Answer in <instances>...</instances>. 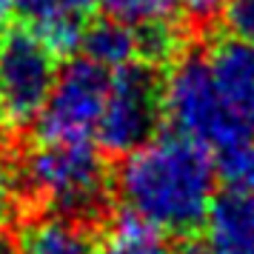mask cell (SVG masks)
Masks as SVG:
<instances>
[{
	"label": "cell",
	"instance_id": "obj_1",
	"mask_svg": "<svg viewBox=\"0 0 254 254\" xmlns=\"http://www.w3.org/2000/svg\"><path fill=\"white\" fill-rule=\"evenodd\" d=\"M217 163L186 134H154L123 157L115 194L128 214L166 234H194L211 208Z\"/></svg>",
	"mask_w": 254,
	"mask_h": 254
},
{
	"label": "cell",
	"instance_id": "obj_2",
	"mask_svg": "<svg viewBox=\"0 0 254 254\" xmlns=\"http://www.w3.org/2000/svg\"><path fill=\"white\" fill-rule=\"evenodd\" d=\"M17 180L29 203L83 226L103 217L115 194V174L92 140H37L17 163Z\"/></svg>",
	"mask_w": 254,
	"mask_h": 254
},
{
	"label": "cell",
	"instance_id": "obj_3",
	"mask_svg": "<svg viewBox=\"0 0 254 254\" xmlns=\"http://www.w3.org/2000/svg\"><path fill=\"white\" fill-rule=\"evenodd\" d=\"M163 115L177 134L197 140L217 154L252 137V128L226 103L208 58L194 52L172 60V71L163 80Z\"/></svg>",
	"mask_w": 254,
	"mask_h": 254
},
{
	"label": "cell",
	"instance_id": "obj_4",
	"mask_svg": "<svg viewBox=\"0 0 254 254\" xmlns=\"http://www.w3.org/2000/svg\"><path fill=\"white\" fill-rule=\"evenodd\" d=\"M163 120V83L151 63L134 60L112 71L97 143L106 157H126L149 143Z\"/></svg>",
	"mask_w": 254,
	"mask_h": 254
},
{
	"label": "cell",
	"instance_id": "obj_5",
	"mask_svg": "<svg viewBox=\"0 0 254 254\" xmlns=\"http://www.w3.org/2000/svg\"><path fill=\"white\" fill-rule=\"evenodd\" d=\"M58 77V58L29 26H12L0 37V117L6 126H35Z\"/></svg>",
	"mask_w": 254,
	"mask_h": 254
},
{
	"label": "cell",
	"instance_id": "obj_6",
	"mask_svg": "<svg viewBox=\"0 0 254 254\" xmlns=\"http://www.w3.org/2000/svg\"><path fill=\"white\" fill-rule=\"evenodd\" d=\"M112 74L89 58L58 69L46 106L35 120L37 140H92L103 115Z\"/></svg>",
	"mask_w": 254,
	"mask_h": 254
},
{
	"label": "cell",
	"instance_id": "obj_7",
	"mask_svg": "<svg viewBox=\"0 0 254 254\" xmlns=\"http://www.w3.org/2000/svg\"><path fill=\"white\" fill-rule=\"evenodd\" d=\"M208 66L231 112L254 131V46L226 37L211 49Z\"/></svg>",
	"mask_w": 254,
	"mask_h": 254
},
{
	"label": "cell",
	"instance_id": "obj_8",
	"mask_svg": "<svg viewBox=\"0 0 254 254\" xmlns=\"http://www.w3.org/2000/svg\"><path fill=\"white\" fill-rule=\"evenodd\" d=\"M203 226L211 254H254V194L229 189L214 197Z\"/></svg>",
	"mask_w": 254,
	"mask_h": 254
},
{
	"label": "cell",
	"instance_id": "obj_9",
	"mask_svg": "<svg viewBox=\"0 0 254 254\" xmlns=\"http://www.w3.org/2000/svg\"><path fill=\"white\" fill-rule=\"evenodd\" d=\"M17 254H97L83 223L66 217H35L17 237Z\"/></svg>",
	"mask_w": 254,
	"mask_h": 254
},
{
	"label": "cell",
	"instance_id": "obj_10",
	"mask_svg": "<svg viewBox=\"0 0 254 254\" xmlns=\"http://www.w3.org/2000/svg\"><path fill=\"white\" fill-rule=\"evenodd\" d=\"M80 49L92 63L103 66L106 71H117V69H123V66H128V63L140 60L137 35L128 26L112 20V17L86 23Z\"/></svg>",
	"mask_w": 254,
	"mask_h": 254
},
{
	"label": "cell",
	"instance_id": "obj_11",
	"mask_svg": "<svg viewBox=\"0 0 254 254\" xmlns=\"http://www.w3.org/2000/svg\"><path fill=\"white\" fill-rule=\"evenodd\" d=\"M97 254H180L169 234L143 223L134 214H117L100 234Z\"/></svg>",
	"mask_w": 254,
	"mask_h": 254
},
{
	"label": "cell",
	"instance_id": "obj_12",
	"mask_svg": "<svg viewBox=\"0 0 254 254\" xmlns=\"http://www.w3.org/2000/svg\"><path fill=\"white\" fill-rule=\"evenodd\" d=\"M106 9V17L128 26L134 35L160 32L180 26V3L177 0H100Z\"/></svg>",
	"mask_w": 254,
	"mask_h": 254
},
{
	"label": "cell",
	"instance_id": "obj_13",
	"mask_svg": "<svg viewBox=\"0 0 254 254\" xmlns=\"http://www.w3.org/2000/svg\"><path fill=\"white\" fill-rule=\"evenodd\" d=\"M14 12L29 26L49 20H86L100 0H12Z\"/></svg>",
	"mask_w": 254,
	"mask_h": 254
},
{
	"label": "cell",
	"instance_id": "obj_14",
	"mask_svg": "<svg viewBox=\"0 0 254 254\" xmlns=\"http://www.w3.org/2000/svg\"><path fill=\"white\" fill-rule=\"evenodd\" d=\"M217 172L231 191L254 194V140L249 137L231 149L220 151Z\"/></svg>",
	"mask_w": 254,
	"mask_h": 254
},
{
	"label": "cell",
	"instance_id": "obj_15",
	"mask_svg": "<svg viewBox=\"0 0 254 254\" xmlns=\"http://www.w3.org/2000/svg\"><path fill=\"white\" fill-rule=\"evenodd\" d=\"M220 17L229 37L254 46V0H229Z\"/></svg>",
	"mask_w": 254,
	"mask_h": 254
},
{
	"label": "cell",
	"instance_id": "obj_16",
	"mask_svg": "<svg viewBox=\"0 0 254 254\" xmlns=\"http://www.w3.org/2000/svg\"><path fill=\"white\" fill-rule=\"evenodd\" d=\"M20 180H17V160L12 157V151L6 149V143L0 140V214L6 208L14 206Z\"/></svg>",
	"mask_w": 254,
	"mask_h": 254
},
{
	"label": "cell",
	"instance_id": "obj_17",
	"mask_svg": "<svg viewBox=\"0 0 254 254\" xmlns=\"http://www.w3.org/2000/svg\"><path fill=\"white\" fill-rule=\"evenodd\" d=\"M177 3H180V12H183L186 20L203 26L211 23L214 17H220L229 0H177Z\"/></svg>",
	"mask_w": 254,
	"mask_h": 254
},
{
	"label": "cell",
	"instance_id": "obj_18",
	"mask_svg": "<svg viewBox=\"0 0 254 254\" xmlns=\"http://www.w3.org/2000/svg\"><path fill=\"white\" fill-rule=\"evenodd\" d=\"M0 254H17V240L0 226Z\"/></svg>",
	"mask_w": 254,
	"mask_h": 254
},
{
	"label": "cell",
	"instance_id": "obj_19",
	"mask_svg": "<svg viewBox=\"0 0 254 254\" xmlns=\"http://www.w3.org/2000/svg\"><path fill=\"white\" fill-rule=\"evenodd\" d=\"M14 9V3L12 0H0V26L6 23V17H9V12Z\"/></svg>",
	"mask_w": 254,
	"mask_h": 254
},
{
	"label": "cell",
	"instance_id": "obj_20",
	"mask_svg": "<svg viewBox=\"0 0 254 254\" xmlns=\"http://www.w3.org/2000/svg\"><path fill=\"white\" fill-rule=\"evenodd\" d=\"M186 254H211V252H208L206 246L200 243V246H194V249H189V252H186Z\"/></svg>",
	"mask_w": 254,
	"mask_h": 254
}]
</instances>
